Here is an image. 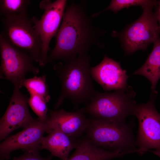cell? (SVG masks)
Returning <instances> with one entry per match:
<instances>
[{
    "instance_id": "obj_1",
    "label": "cell",
    "mask_w": 160,
    "mask_h": 160,
    "mask_svg": "<svg viewBox=\"0 0 160 160\" xmlns=\"http://www.w3.org/2000/svg\"><path fill=\"white\" fill-rule=\"evenodd\" d=\"M92 20L82 5L72 2L66 6L55 46L47 63L69 60L87 53L92 46L99 45L101 32Z\"/></svg>"
},
{
    "instance_id": "obj_11",
    "label": "cell",
    "mask_w": 160,
    "mask_h": 160,
    "mask_svg": "<svg viewBox=\"0 0 160 160\" xmlns=\"http://www.w3.org/2000/svg\"><path fill=\"white\" fill-rule=\"evenodd\" d=\"M46 131L45 121L37 119L22 131L7 137L0 144L1 160L9 159L12 152L19 149L39 153L41 140Z\"/></svg>"
},
{
    "instance_id": "obj_14",
    "label": "cell",
    "mask_w": 160,
    "mask_h": 160,
    "mask_svg": "<svg viewBox=\"0 0 160 160\" xmlns=\"http://www.w3.org/2000/svg\"><path fill=\"white\" fill-rule=\"evenodd\" d=\"M47 133L48 135L42 139L41 149L49 151L51 155L61 160H66L71 151L75 148L78 139L58 130H52Z\"/></svg>"
},
{
    "instance_id": "obj_5",
    "label": "cell",
    "mask_w": 160,
    "mask_h": 160,
    "mask_svg": "<svg viewBox=\"0 0 160 160\" xmlns=\"http://www.w3.org/2000/svg\"><path fill=\"white\" fill-rule=\"evenodd\" d=\"M1 21L3 30L0 35L10 44L28 54L39 64L41 59L42 43L27 14L2 17Z\"/></svg>"
},
{
    "instance_id": "obj_6",
    "label": "cell",
    "mask_w": 160,
    "mask_h": 160,
    "mask_svg": "<svg viewBox=\"0 0 160 160\" xmlns=\"http://www.w3.org/2000/svg\"><path fill=\"white\" fill-rule=\"evenodd\" d=\"M143 12L138 19L121 34L113 32V37H120L127 54L133 53L139 50L146 49L148 45L153 43L160 33L156 12L153 7H142Z\"/></svg>"
},
{
    "instance_id": "obj_20",
    "label": "cell",
    "mask_w": 160,
    "mask_h": 160,
    "mask_svg": "<svg viewBox=\"0 0 160 160\" xmlns=\"http://www.w3.org/2000/svg\"><path fill=\"white\" fill-rule=\"evenodd\" d=\"M47 103L43 98L36 95H30L28 104L39 120L45 121L47 118L49 109Z\"/></svg>"
},
{
    "instance_id": "obj_10",
    "label": "cell",
    "mask_w": 160,
    "mask_h": 160,
    "mask_svg": "<svg viewBox=\"0 0 160 160\" xmlns=\"http://www.w3.org/2000/svg\"><path fill=\"white\" fill-rule=\"evenodd\" d=\"M17 84L14 85L8 106L0 120V140H4L13 131L25 128L34 122L29 111L28 98L20 91Z\"/></svg>"
},
{
    "instance_id": "obj_16",
    "label": "cell",
    "mask_w": 160,
    "mask_h": 160,
    "mask_svg": "<svg viewBox=\"0 0 160 160\" xmlns=\"http://www.w3.org/2000/svg\"><path fill=\"white\" fill-rule=\"evenodd\" d=\"M153 43V49L146 61L133 74L146 78L151 83L152 92H156L155 89L160 79V38L158 37Z\"/></svg>"
},
{
    "instance_id": "obj_15",
    "label": "cell",
    "mask_w": 160,
    "mask_h": 160,
    "mask_svg": "<svg viewBox=\"0 0 160 160\" xmlns=\"http://www.w3.org/2000/svg\"><path fill=\"white\" fill-rule=\"evenodd\" d=\"M75 148L66 160H109L132 153L130 151L106 150L95 146L87 138L78 139Z\"/></svg>"
},
{
    "instance_id": "obj_9",
    "label": "cell",
    "mask_w": 160,
    "mask_h": 160,
    "mask_svg": "<svg viewBox=\"0 0 160 160\" xmlns=\"http://www.w3.org/2000/svg\"><path fill=\"white\" fill-rule=\"evenodd\" d=\"M1 62L0 78L19 85L27 73L38 74L39 69L33 64L34 61L27 53L15 47L0 35Z\"/></svg>"
},
{
    "instance_id": "obj_22",
    "label": "cell",
    "mask_w": 160,
    "mask_h": 160,
    "mask_svg": "<svg viewBox=\"0 0 160 160\" xmlns=\"http://www.w3.org/2000/svg\"><path fill=\"white\" fill-rule=\"evenodd\" d=\"M156 12L157 17L158 21L159 23V28L160 33V1H158Z\"/></svg>"
},
{
    "instance_id": "obj_21",
    "label": "cell",
    "mask_w": 160,
    "mask_h": 160,
    "mask_svg": "<svg viewBox=\"0 0 160 160\" xmlns=\"http://www.w3.org/2000/svg\"><path fill=\"white\" fill-rule=\"evenodd\" d=\"M52 155H49L47 158L41 157L39 153L25 152L21 156L19 157H14L12 160H51Z\"/></svg>"
},
{
    "instance_id": "obj_17",
    "label": "cell",
    "mask_w": 160,
    "mask_h": 160,
    "mask_svg": "<svg viewBox=\"0 0 160 160\" xmlns=\"http://www.w3.org/2000/svg\"><path fill=\"white\" fill-rule=\"evenodd\" d=\"M20 88L25 87L30 95H36L43 98L47 103L50 100L46 75L38 76H35L29 79H23L18 85Z\"/></svg>"
},
{
    "instance_id": "obj_2",
    "label": "cell",
    "mask_w": 160,
    "mask_h": 160,
    "mask_svg": "<svg viewBox=\"0 0 160 160\" xmlns=\"http://www.w3.org/2000/svg\"><path fill=\"white\" fill-rule=\"evenodd\" d=\"M90 57L88 53L55 65L54 69L61 84V90L55 105L56 110L66 99L75 107L88 103L96 92L90 69Z\"/></svg>"
},
{
    "instance_id": "obj_8",
    "label": "cell",
    "mask_w": 160,
    "mask_h": 160,
    "mask_svg": "<svg viewBox=\"0 0 160 160\" xmlns=\"http://www.w3.org/2000/svg\"><path fill=\"white\" fill-rule=\"evenodd\" d=\"M67 2L66 0H42L39 4L40 8L44 11L41 18L39 19L34 16L31 19L42 43L41 59L39 64L41 67H44L47 63L50 43L59 29Z\"/></svg>"
},
{
    "instance_id": "obj_13",
    "label": "cell",
    "mask_w": 160,
    "mask_h": 160,
    "mask_svg": "<svg viewBox=\"0 0 160 160\" xmlns=\"http://www.w3.org/2000/svg\"><path fill=\"white\" fill-rule=\"evenodd\" d=\"M90 74L94 79L105 91L126 88L128 76L120 63L109 58L105 55L98 65L90 68Z\"/></svg>"
},
{
    "instance_id": "obj_12",
    "label": "cell",
    "mask_w": 160,
    "mask_h": 160,
    "mask_svg": "<svg viewBox=\"0 0 160 160\" xmlns=\"http://www.w3.org/2000/svg\"><path fill=\"white\" fill-rule=\"evenodd\" d=\"M82 109L68 112L63 109L49 110L45 121L46 132L52 130H58L77 139L85 132L90 119L85 116Z\"/></svg>"
},
{
    "instance_id": "obj_4",
    "label": "cell",
    "mask_w": 160,
    "mask_h": 160,
    "mask_svg": "<svg viewBox=\"0 0 160 160\" xmlns=\"http://www.w3.org/2000/svg\"><path fill=\"white\" fill-rule=\"evenodd\" d=\"M85 132L87 138L95 146L113 151L136 150L131 127L124 122L95 118L90 119Z\"/></svg>"
},
{
    "instance_id": "obj_3",
    "label": "cell",
    "mask_w": 160,
    "mask_h": 160,
    "mask_svg": "<svg viewBox=\"0 0 160 160\" xmlns=\"http://www.w3.org/2000/svg\"><path fill=\"white\" fill-rule=\"evenodd\" d=\"M136 93L130 86L112 93L96 91L85 107L84 113L95 118L116 122H124L128 116L132 115L136 102Z\"/></svg>"
},
{
    "instance_id": "obj_19",
    "label": "cell",
    "mask_w": 160,
    "mask_h": 160,
    "mask_svg": "<svg viewBox=\"0 0 160 160\" xmlns=\"http://www.w3.org/2000/svg\"><path fill=\"white\" fill-rule=\"evenodd\" d=\"M158 1L156 0H113L109 5L104 10L93 14L92 16L96 17L102 12L111 10L116 13L121 9L131 6L140 5L142 7L145 6H157Z\"/></svg>"
},
{
    "instance_id": "obj_7",
    "label": "cell",
    "mask_w": 160,
    "mask_h": 160,
    "mask_svg": "<svg viewBox=\"0 0 160 160\" xmlns=\"http://www.w3.org/2000/svg\"><path fill=\"white\" fill-rule=\"evenodd\" d=\"M153 96L147 103L136 105L133 109L132 115L139 123L135 145L139 155L154 149L152 153L160 157V113L155 108Z\"/></svg>"
},
{
    "instance_id": "obj_18",
    "label": "cell",
    "mask_w": 160,
    "mask_h": 160,
    "mask_svg": "<svg viewBox=\"0 0 160 160\" xmlns=\"http://www.w3.org/2000/svg\"><path fill=\"white\" fill-rule=\"evenodd\" d=\"M30 1L28 0H1L0 13L3 17L26 15Z\"/></svg>"
}]
</instances>
